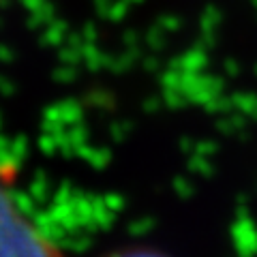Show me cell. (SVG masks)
I'll use <instances>...</instances> for the list:
<instances>
[{
    "mask_svg": "<svg viewBox=\"0 0 257 257\" xmlns=\"http://www.w3.org/2000/svg\"><path fill=\"white\" fill-rule=\"evenodd\" d=\"M105 257H165L157 251H150V248H122V251L109 253Z\"/></svg>",
    "mask_w": 257,
    "mask_h": 257,
    "instance_id": "7a4b0ae2",
    "label": "cell"
},
{
    "mask_svg": "<svg viewBox=\"0 0 257 257\" xmlns=\"http://www.w3.org/2000/svg\"><path fill=\"white\" fill-rule=\"evenodd\" d=\"M0 257H64L62 248L20 208L0 182Z\"/></svg>",
    "mask_w": 257,
    "mask_h": 257,
    "instance_id": "6da1fadb",
    "label": "cell"
}]
</instances>
